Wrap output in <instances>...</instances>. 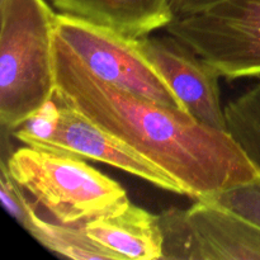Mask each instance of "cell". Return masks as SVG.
Wrapping results in <instances>:
<instances>
[{
    "mask_svg": "<svg viewBox=\"0 0 260 260\" xmlns=\"http://www.w3.org/2000/svg\"><path fill=\"white\" fill-rule=\"evenodd\" d=\"M60 121V104L53 96L46 102L19 128L13 131L17 140L27 146H38L55 135Z\"/></svg>",
    "mask_w": 260,
    "mask_h": 260,
    "instance_id": "14",
    "label": "cell"
},
{
    "mask_svg": "<svg viewBox=\"0 0 260 260\" xmlns=\"http://www.w3.org/2000/svg\"><path fill=\"white\" fill-rule=\"evenodd\" d=\"M226 131L260 174V80L225 107Z\"/></svg>",
    "mask_w": 260,
    "mask_h": 260,
    "instance_id": "12",
    "label": "cell"
},
{
    "mask_svg": "<svg viewBox=\"0 0 260 260\" xmlns=\"http://www.w3.org/2000/svg\"><path fill=\"white\" fill-rule=\"evenodd\" d=\"M3 161L13 179L63 225L84 226L129 203L119 183L76 155L25 145Z\"/></svg>",
    "mask_w": 260,
    "mask_h": 260,
    "instance_id": "3",
    "label": "cell"
},
{
    "mask_svg": "<svg viewBox=\"0 0 260 260\" xmlns=\"http://www.w3.org/2000/svg\"><path fill=\"white\" fill-rule=\"evenodd\" d=\"M55 30L103 80L168 108L188 113L184 104L141 50L140 38L127 37L66 13L56 15Z\"/></svg>",
    "mask_w": 260,
    "mask_h": 260,
    "instance_id": "5",
    "label": "cell"
},
{
    "mask_svg": "<svg viewBox=\"0 0 260 260\" xmlns=\"http://www.w3.org/2000/svg\"><path fill=\"white\" fill-rule=\"evenodd\" d=\"M140 46L190 116L213 128L226 131L221 106L220 74L172 35L140 38Z\"/></svg>",
    "mask_w": 260,
    "mask_h": 260,
    "instance_id": "7",
    "label": "cell"
},
{
    "mask_svg": "<svg viewBox=\"0 0 260 260\" xmlns=\"http://www.w3.org/2000/svg\"><path fill=\"white\" fill-rule=\"evenodd\" d=\"M56 15L46 0H0V122L7 131L55 96Z\"/></svg>",
    "mask_w": 260,
    "mask_h": 260,
    "instance_id": "2",
    "label": "cell"
},
{
    "mask_svg": "<svg viewBox=\"0 0 260 260\" xmlns=\"http://www.w3.org/2000/svg\"><path fill=\"white\" fill-rule=\"evenodd\" d=\"M260 228V175L210 198Z\"/></svg>",
    "mask_w": 260,
    "mask_h": 260,
    "instance_id": "13",
    "label": "cell"
},
{
    "mask_svg": "<svg viewBox=\"0 0 260 260\" xmlns=\"http://www.w3.org/2000/svg\"><path fill=\"white\" fill-rule=\"evenodd\" d=\"M220 76L260 78V0H223L165 27Z\"/></svg>",
    "mask_w": 260,
    "mask_h": 260,
    "instance_id": "4",
    "label": "cell"
},
{
    "mask_svg": "<svg viewBox=\"0 0 260 260\" xmlns=\"http://www.w3.org/2000/svg\"><path fill=\"white\" fill-rule=\"evenodd\" d=\"M38 243L52 253L75 260H127L117 251L96 243L86 234L84 226L63 225L42 220L33 212L27 230Z\"/></svg>",
    "mask_w": 260,
    "mask_h": 260,
    "instance_id": "11",
    "label": "cell"
},
{
    "mask_svg": "<svg viewBox=\"0 0 260 260\" xmlns=\"http://www.w3.org/2000/svg\"><path fill=\"white\" fill-rule=\"evenodd\" d=\"M160 217L162 258L184 260H260V228L211 200L188 210L172 208Z\"/></svg>",
    "mask_w": 260,
    "mask_h": 260,
    "instance_id": "6",
    "label": "cell"
},
{
    "mask_svg": "<svg viewBox=\"0 0 260 260\" xmlns=\"http://www.w3.org/2000/svg\"><path fill=\"white\" fill-rule=\"evenodd\" d=\"M223 0H173V12L174 17L200 12L206 8L215 5Z\"/></svg>",
    "mask_w": 260,
    "mask_h": 260,
    "instance_id": "16",
    "label": "cell"
},
{
    "mask_svg": "<svg viewBox=\"0 0 260 260\" xmlns=\"http://www.w3.org/2000/svg\"><path fill=\"white\" fill-rule=\"evenodd\" d=\"M84 229L96 243L126 259L162 258L164 234L160 217L131 202L118 212L89 221Z\"/></svg>",
    "mask_w": 260,
    "mask_h": 260,
    "instance_id": "10",
    "label": "cell"
},
{
    "mask_svg": "<svg viewBox=\"0 0 260 260\" xmlns=\"http://www.w3.org/2000/svg\"><path fill=\"white\" fill-rule=\"evenodd\" d=\"M2 174H0V196L7 212L27 230L33 212H36L32 203L27 200L25 190L13 179L7 162L2 160Z\"/></svg>",
    "mask_w": 260,
    "mask_h": 260,
    "instance_id": "15",
    "label": "cell"
},
{
    "mask_svg": "<svg viewBox=\"0 0 260 260\" xmlns=\"http://www.w3.org/2000/svg\"><path fill=\"white\" fill-rule=\"evenodd\" d=\"M55 99L169 174L196 200L259 177L228 131L132 94L93 73L56 33Z\"/></svg>",
    "mask_w": 260,
    "mask_h": 260,
    "instance_id": "1",
    "label": "cell"
},
{
    "mask_svg": "<svg viewBox=\"0 0 260 260\" xmlns=\"http://www.w3.org/2000/svg\"><path fill=\"white\" fill-rule=\"evenodd\" d=\"M33 147L66 152L81 159L103 162L135 175L160 189L183 194L180 185L164 170L113 135L103 131L78 111L63 104H60V121L55 135L48 141Z\"/></svg>",
    "mask_w": 260,
    "mask_h": 260,
    "instance_id": "8",
    "label": "cell"
},
{
    "mask_svg": "<svg viewBox=\"0 0 260 260\" xmlns=\"http://www.w3.org/2000/svg\"><path fill=\"white\" fill-rule=\"evenodd\" d=\"M61 13L132 38L149 36L173 19V0H51Z\"/></svg>",
    "mask_w": 260,
    "mask_h": 260,
    "instance_id": "9",
    "label": "cell"
}]
</instances>
